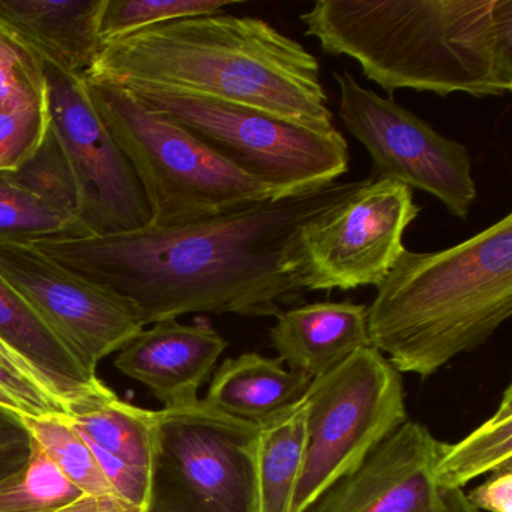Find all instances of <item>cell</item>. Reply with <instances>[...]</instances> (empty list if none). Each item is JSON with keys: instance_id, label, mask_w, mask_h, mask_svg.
I'll return each instance as SVG.
<instances>
[{"instance_id": "obj_20", "label": "cell", "mask_w": 512, "mask_h": 512, "mask_svg": "<svg viewBox=\"0 0 512 512\" xmlns=\"http://www.w3.org/2000/svg\"><path fill=\"white\" fill-rule=\"evenodd\" d=\"M307 404L299 401L260 424L257 446V512H292L304 469Z\"/></svg>"}, {"instance_id": "obj_23", "label": "cell", "mask_w": 512, "mask_h": 512, "mask_svg": "<svg viewBox=\"0 0 512 512\" xmlns=\"http://www.w3.org/2000/svg\"><path fill=\"white\" fill-rule=\"evenodd\" d=\"M91 236L79 218L56 211L0 173V241L35 244Z\"/></svg>"}, {"instance_id": "obj_10", "label": "cell", "mask_w": 512, "mask_h": 512, "mask_svg": "<svg viewBox=\"0 0 512 512\" xmlns=\"http://www.w3.org/2000/svg\"><path fill=\"white\" fill-rule=\"evenodd\" d=\"M419 214L407 185L368 176L337 209L302 229L307 292L379 287L407 250L404 233Z\"/></svg>"}, {"instance_id": "obj_34", "label": "cell", "mask_w": 512, "mask_h": 512, "mask_svg": "<svg viewBox=\"0 0 512 512\" xmlns=\"http://www.w3.org/2000/svg\"><path fill=\"white\" fill-rule=\"evenodd\" d=\"M112 499V497H109ZM107 499H97V497L82 496L62 508L55 509L52 512H100Z\"/></svg>"}, {"instance_id": "obj_25", "label": "cell", "mask_w": 512, "mask_h": 512, "mask_svg": "<svg viewBox=\"0 0 512 512\" xmlns=\"http://www.w3.org/2000/svg\"><path fill=\"white\" fill-rule=\"evenodd\" d=\"M82 496L34 440L28 464L0 479V512H52Z\"/></svg>"}, {"instance_id": "obj_2", "label": "cell", "mask_w": 512, "mask_h": 512, "mask_svg": "<svg viewBox=\"0 0 512 512\" xmlns=\"http://www.w3.org/2000/svg\"><path fill=\"white\" fill-rule=\"evenodd\" d=\"M86 79L250 107L314 133L337 131L320 65L257 17H190L104 44Z\"/></svg>"}, {"instance_id": "obj_12", "label": "cell", "mask_w": 512, "mask_h": 512, "mask_svg": "<svg viewBox=\"0 0 512 512\" xmlns=\"http://www.w3.org/2000/svg\"><path fill=\"white\" fill-rule=\"evenodd\" d=\"M47 79L50 128L79 179L82 223L92 236L148 226L151 214L139 179L92 107L85 76H67L47 68Z\"/></svg>"}, {"instance_id": "obj_15", "label": "cell", "mask_w": 512, "mask_h": 512, "mask_svg": "<svg viewBox=\"0 0 512 512\" xmlns=\"http://www.w3.org/2000/svg\"><path fill=\"white\" fill-rule=\"evenodd\" d=\"M104 0H0V25L10 29L47 68L86 76L103 43Z\"/></svg>"}, {"instance_id": "obj_18", "label": "cell", "mask_w": 512, "mask_h": 512, "mask_svg": "<svg viewBox=\"0 0 512 512\" xmlns=\"http://www.w3.org/2000/svg\"><path fill=\"white\" fill-rule=\"evenodd\" d=\"M311 377L284 367L280 358L247 352L212 374L206 404L253 424H263L304 400Z\"/></svg>"}, {"instance_id": "obj_17", "label": "cell", "mask_w": 512, "mask_h": 512, "mask_svg": "<svg viewBox=\"0 0 512 512\" xmlns=\"http://www.w3.org/2000/svg\"><path fill=\"white\" fill-rule=\"evenodd\" d=\"M0 341L65 406L101 385L28 301L0 275Z\"/></svg>"}, {"instance_id": "obj_21", "label": "cell", "mask_w": 512, "mask_h": 512, "mask_svg": "<svg viewBox=\"0 0 512 512\" xmlns=\"http://www.w3.org/2000/svg\"><path fill=\"white\" fill-rule=\"evenodd\" d=\"M506 469H512L511 385L487 421L458 443H442L436 475L443 487L464 490L473 479Z\"/></svg>"}, {"instance_id": "obj_29", "label": "cell", "mask_w": 512, "mask_h": 512, "mask_svg": "<svg viewBox=\"0 0 512 512\" xmlns=\"http://www.w3.org/2000/svg\"><path fill=\"white\" fill-rule=\"evenodd\" d=\"M0 409L22 418L64 413L61 404L31 380L14 373L0 362Z\"/></svg>"}, {"instance_id": "obj_5", "label": "cell", "mask_w": 512, "mask_h": 512, "mask_svg": "<svg viewBox=\"0 0 512 512\" xmlns=\"http://www.w3.org/2000/svg\"><path fill=\"white\" fill-rule=\"evenodd\" d=\"M85 86L92 107L139 179L151 214L149 226H187L283 197L124 88L86 77Z\"/></svg>"}, {"instance_id": "obj_4", "label": "cell", "mask_w": 512, "mask_h": 512, "mask_svg": "<svg viewBox=\"0 0 512 512\" xmlns=\"http://www.w3.org/2000/svg\"><path fill=\"white\" fill-rule=\"evenodd\" d=\"M512 314V214L433 253L406 250L377 287L368 337L398 373L428 377Z\"/></svg>"}, {"instance_id": "obj_16", "label": "cell", "mask_w": 512, "mask_h": 512, "mask_svg": "<svg viewBox=\"0 0 512 512\" xmlns=\"http://www.w3.org/2000/svg\"><path fill=\"white\" fill-rule=\"evenodd\" d=\"M367 311L368 305L350 301L289 308L275 317L271 346L290 370L316 379L371 346Z\"/></svg>"}, {"instance_id": "obj_8", "label": "cell", "mask_w": 512, "mask_h": 512, "mask_svg": "<svg viewBox=\"0 0 512 512\" xmlns=\"http://www.w3.org/2000/svg\"><path fill=\"white\" fill-rule=\"evenodd\" d=\"M148 512H257L260 425L200 398L160 409Z\"/></svg>"}, {"instance_id": "obj_7", "label": "cell", "mask_w": 512, "mask_h": 512, "mask_svg": "<svg viewBox=\"0 0 512 512\" xmlns=\"http://www.w3.org/2000/svg\"><path fill=\"white\" fill-rule=\"evenodd\" d=\"M304 400L307 446L292 512H307L409 421L403 377L373 346L311 380Z\"/></svg>"}, {"instance_id": "obj_24", "label": "cell", "mask_w": 512, "mask_h": 512, "mask_svg": "<svg viewBox=\"0 0 512 512\" xmlns=\"http://www.w3.org/2000/svg\"><path fill=\"white\" fill-rule=\"evenodd\" d=\"M4 175L17 187L52 206L56 211L73 215L82 221V188L52 128L43 146L28 163L14 172H5Z\"/></svg>"}, {"instance_id": "obj_14", "label": "cell", "mask_w": 512, "mask_h": 512, "mask_svg": "<svg viewBox=\"0 0 512 512\" xmlns=\"http://www.w3.org/2000/svg\"><path fill=\"white\" fill-rule=\"evenodd\" d=\"M227 341L206 320H163L143 329L115 358L122 374L142 383L163 409L193 406Z\"/></svg>"}, {"instance_id": "obj_1", "label": "cell", "mask_w": 512, "mask_h": 512, "mask_svg": "<svg viewBox=\"0 0 512 512\" xmlns=\"http://www.w3.org/2000/svg\"><path fill=\"white\" fill-rule=\"evenodd\" d=\"M365 181H337L187 226L148 224L34 245L133 302L145 326L193 313L277 317L308 293L302 229Z\"/></svg>"}, {"instance_id": "obj_27", "label": "cell", "mask_w": 512, "mask_h": 512, "mask_svg": "<svg viewBox=\"0 0 512 512\" xmlns=\"http://www.w3.org/2000/svg\"><path fill=\"white\" fill-rule=\"evenodd\" d=\"M49 97L46 65L10 29L0 25V110L8 112Z\"/></svg>"}, {"instance_id": "obj_3", "label": "cell", "mask_w": 512, "mask_h": 512, "mask_svg": "<svg viewBox=\"0 0 512 512\" xmlns=\"http://www.w3.org/2000/svg\"><path fill=\"white\" fill-rule=\"evenodd\" d=\"M299 19L323 53L358 62L391 98L512 91V0H319Z\"/></svg>"}, {"instance_id": "obj_11", "label": "cell", "mask_w": 512, "mask_h": 512, "mask_svg": "<svg viewBox=\"0 0 512 512\" xmlns=\"http://www.w3.org/2000/svg\"><path fill=\"white\" fill-rule=\"evenodd\" d=\"M0 275L98 376L103 359L146 328L139 308L26 242L0 241Z\"/></svg>"}, {"instance_id": "obj_22", "label": "cell", "mask_w": 512, "mask_h": 512, "mask_svg": "<svg viewBox=\"0 0 512 512\" xmlns=\"http://www.w3.org/2000/svg\"><path fill=\"white\" fill-rule=\"evenodd\" d=\"M22 422L31 439L77 490L97 499H119L104 476L91 446L62 413L43 418H22Z\"/></svg>"}, {"instance_id": "obj_35", "label": "cell", "mask_w": 512, "mask_h": 512, "mask_svg": "<svg viewBox=\"0 0 512 512\" xmlns=\"http://www.w3.org/2000/svg\"><path fill=\"white\" fill-rule=\"evenodd\" d=\"M100 512H140L139 509L133 508V506L125 503L124 500L116 499V497H112V499H107L106 503H104L103 508L100 509Z\"/></svg>"}, {"instance_id": "obj_30", "label": "cell", "mask_w": 512, "mask_h": 512, "mask_svg": "<svg viewBox=\"0 0 512 512\" xmlns=\"http://www.w3.org/2000/svg\"><path fill=\"white\" fill-rule=\"evenodd\" d=\"M89 446L119 499L139 509L140 512H148L151 502L152 470L119 460L115 455L103 451L92 443H89Z\"/></svg>"}, {"instance_id": "obj_6", "label": "cell", "mask_w": 512, "mask_h": 512, "mask_svg": "<svg viewBox=\"0 0 512 512\" xmlns=\"http://www.w3.org/2000/svg\"><path fill=\"white\" fill-rule=\"evenodd\" d=\"M125 91L283 197L334 184L349 172V145L338 130L314 133L250 107L182 92L151 88Z\"/></svg>"}, {"instance_id": "obj_13", "label": "cell", "mask_w": 512, "mask_h": 512, "mask_svg": "<svg viewBox=\"0 0 512 512\" xmlns=\"http://www.w3.org/2000/svg\"><path fill=\"white\" fill-rule=\"evenodd\" d=\"M442 443L425 425L407 421L307 512H478L466 491L437 479Z\"/></svg>"}, {"instance_id": "obj_33", "label": "cell", "mask_w": 512, "mask_h": 512, "mask_svg": "<svg viewBox=\"0 0 512 512\" xmlns=\"http://www.w3.org/2000/svg\"><path fill=\"white\" fill-rule=\"evenodd\" d=\"M0 362H2V364L5 365V367L10 368L11 371H14V373L26 377V379L31 380V382H34L35 385H38L40 386L41 389H44V386L41 385V382L40 380H38V377L35 376L34 371H32L31 368H29L28 365H26L25 362H23L22 359L19 358V356L14 355V353L11 352V350L8 349V347L5 346V344L2 343V341H0ZM44 391H46V389H44ZM47 394H49V392H47ZM50 397H52V395H50Z\"/></svg>"}, {"instance_id": "obj_31", "label": "cell", "mask_w": 512, "mask_h": 512, "mask_svg": "<svg viewBox=\"0 0 512 512\" xmlns=\"http://www.w3.org/2000/svg\"><path fill=\"white\" fill-rule=\"evenodd\" d=\"M32 440L22 419L0 409V479L20 472L31 457Z\"/></svg>"}, {"instance_id": "obj_19", "label": "cell", "mask_w": 512, "mask_h": 512, "mask_svg": "<svg viewBox=\"0 0 512 512\" xmlns=\"http://www.w3.org/2000/svg\"><path fill=\"white\" fill-rule=\"evenodd\" d=\"M64 418L92 445L134 466L154 469L160 412L121 400L101 383L65 406Z\"/></svg>"}, {"instance_id": "obj_26", "label": "cell", "mask_w": 512, "mask_h": 512, "mask_svg": "<svg viewBox=\"0 0 512 512\" xmlns=\"http://www.w3.org/2000/svg\"><path fill=\"white\" fill-rule=\"evenodd\" d=\"M238 5L235 0H104L100 17V40L127 37L142 29L190 17L214 16Z\"/></svg>"}, {"instance_id": "obj_32", "label": "cell", "mask_w": 512, "mask_h": 512, "mask_svg": "<svg viewBox=\"0 0 512 512\" xmlns=\"http://www.w3.org/2000/svg\"><path fill=\"white\" fill-rule=\"evenodd\" d=\"M466 496L478 512H512V469L490 473Z\"/></svg>"}, {"instance_id": "obj_28", "label": "cell", "mask_w": 512, "mask_h": 512, "mask_svg": "<svg viewBox=\"0 0 512 512\" xmlns=\"http://www.w3.org/2000/svg\"><path fill=\"white\" fill-rule=\"evenodd\" d=\"M50 125V97L8 112L0 110V173L28 163L43 146Z\"/></svg>"}, {"instance_id": "obj_9", "label": "cell", "mask_w": 512, "mask_h": 512, "mask_svg": "<svg viewBox=\"0 0 512 512\" xmlns=\"http://www.w3.org/2000/svg\"><path fill=\"white\" fill-rule=\"evenodd\" d=\"M340 89L338 115L373 160L370 178L394 179L436 197L464 221L475 203L476 182L469 149L428 122L356 82L349 70L334 73Z\"/></svg>"}]
</instances>
